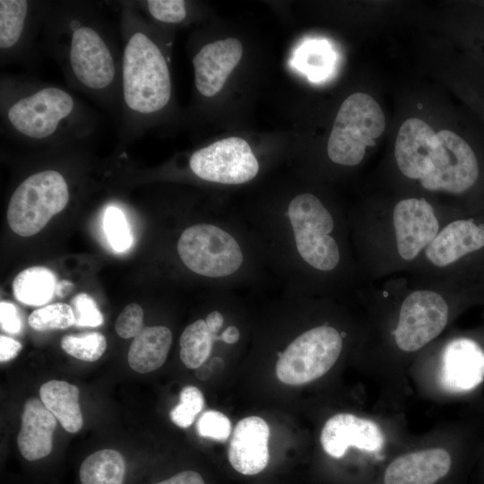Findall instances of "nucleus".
I'll use <instances>...</instances> for the list:
<instances>
[{
  "mask_svg": "<svg viewBox=\"0 0 484 484\" xmlns=\"http://www.w3.org/2000/svg\"><path fill=\"white\" fill-rule=\"evenodd\" d=\"M123 89L127 106L140 113L156 112L169 100L167 62L157 45L143 33H134L125 48Z\"/></svg>",
  "mask_w": 484,
  "mask_h": 484,
  "instance_id": "obj_1",
  "label": "nucleus"
},
{
  "mask_svg": "<svg viewBox=\"0 0 484 484\" xmlns=\"http://www.w3.org/2000/svg\"><path fill=\"white\" fill-rule=\"evenodd\" d=\"M385 128V115L374 98L363 92L350 95L338 110L328 139L329 159L343 166L358 165Z\"/></svg>",
  "mask_w": 484,
  "mask_h": 484,
  "instance_id": "obj_2",
  "label": "nucleus"
},
{
  "mask_svg": "<svg viewBox=\"0 0 484 484\" xmlns=\"http://www.w3.org/2000/svg\"><path fill=\"white\" fill-rule=\"evenodd\" d=\"M68 200V186L59 172L48 169L35 173L11 196L6 215L9 227L19 236H33L65 209Z\"/></svg>",
  "mask_w": 484,
  "mask_h": 484,
  "instance_id": "obj_3",
  "label": "nucleus"
},
{
  "mask_svg": "<svg viewBox=\"0 0 484 484\" xmlns=\"http://www.w3.org/2000/svg\"><path fill=\"white\" fill-rule=\"evenodd\" d=\"M288 216L301 258L316 270H333L340 262V251L330 236L333 219L322 202L312 194H300L290 201Z\"/></svg>",
  "mask_w": 484,
  "mask_h": 484,
  "instance_id": "obj_4",
  "label": "nucleus"
},
{
  "mask_svg": "<svg viewBox=\"0 0 484 484\" xmlns=\"http://www.w3.org/2000/svg\"><path fill=\"white\" fill-rule=\"evenodd\" d=\"M342 350V337L333 327L321 325L309 329L279 353L275 370L278 379L291 385L312 382L337 361Z\"/></svg>",
  "mask_w": 484,
  "mask_h": 484,
  "instance_id": "obj_5",
  "label": "nucleus"
},
{
  "mask_svg": "<svg viewBox=\"0 0 484 484\" xmlns=\"http://www.w3.org/2000/svg\"><path fill=\"white\" fill-rule=\"evenodd\" d=\"M177 250L183 264L205 277H225L238 270L243 254L237 240L212 224H196L181 234Z\"/></svg>",
  "mask_w": 484,
  "mask_h": 484,
  "instance_id": "obj_6",
  "label": "nucleus"
},
{
  "mask_svg": "<svg viewBox=\"0 0 484 484\" xmlns=\"http://www.w3.org/2000/svg\"><path fill=\"white\" fill-rule=\"evenodd\" d=\"M480 177V164L471 143L450 130L436 133L428 174L421 186L430 191L460 194L470 190Z\"/></svg>",
  "mask_w": 484,
  "mask_h": 484,
  "instance_id": "obj_7",
  "label": "nucleus"
},
{
  "mask_svg": "<svg viewBox=\"0 0 484 484\" xmlns=\"http://www.w3.org/2000/svg\"><path fill=\"white\" fill-rule=\"evenodd\" d=\"M449 307L438 292L419 290L409 294L401 306L394 330L398 348L405 352L420 350L445 329Z\"/></svg>",
  "mask_w": 484,
  "mask_h": 484,
  "instance_id": "obj_8",
  "label": "nucleus"
},
{
  "mask_svg": "<svg viewBox=\"0 0 484 484\" xmlns=\"http://www.w3.org/2000/svg\"><path fill=\"white\" fill-rule=\"evenodd\" d=\"M191 170L200 178L220 184L238 185L252 180L259 164L249 144L240 137H228L194 151Z\"/></svg>",
  "mask_w": 484,
  "mask_h": 484,
  "instance_id": "obj_9",
  "label": "nucleus"
},
{
  "mask_svg": "<svg viewBox=\"0 0 484 484\" xmlns=\"http://www.w3.org/2000/svg\"><path fill=\"white\" fill-rule=\"evenodd\" d=\"M73 108V100L67 92L50 87L18 100L10 108L8 118L22 134L40 139L52 134Z\"/></svg>",
  "mask_w": 484,
  "mask_h": 484,
  "instance_id": "obj_10",
  "label": "nucleus"
},
{
  "mask_svg": "<svg viewBox=\"0 0 484 484\" xmlns=\"http://www.w3.org/2000/svg\"><path fill=\"white\" fill-rule=\"evenodd\" d=\"M393 223L397 251L405 261L416 258L439 232L435 211L424 198H407L397 203Z\"/></svg>",
  "mask_w": 484,
  "mask_h": 484,
  "instance_id": "obj_11",
  "label": "nucleus"
},
{
  "mask_svg": "<svg viewBox=\"0 0 484 484\" xmlns=\"http://www.w3.org/2000/svg\"><path fill=\"white\" fill-rule=\"evenodd\" d=\"M70 62L76 78L91 89L108 86L115 75L111 54L99 33L89 27L73 30Z\"/></svg>",
  "mask_w": 484,
  "mask_h": 484,
  "instance_id": "obj_12",
  "label": "nucleus"
},
{
  "mask_svg": "<svg viewBox=\"0 0 484 484\" xmlns=\"http://www.w3.org/2000/svg\"><path fill=\"white\" fill-rule=\"evenodd\" d=\"M324 452L332 457H342L350 446L366 452H376L384 445L383 433L376 423L350 413L331 417L320 436Z\"/></svg>",
  "mask_w": 484,
  "mask_h": 484,
  "instance_id": "obj_13",
  "label": "nucleus"
},
{
  "mask_svg": "<svg viewBox=\"0 0 484 484\" xmlns=\"http://www.w3.org/2000/svg\"><path fill=\"white\" fill-rule=\"evenodd\" d=\"M242 55V44L235 38L204 45L193 59L194 82L198 91L205 97L219 93L240 62Z\"/></svg>",
  "mask_w": 484,
  "mask_h": 484,
  "instance_id": "obj_14",
  "label": "nucleus"
},
{
  "mask_svg": "<svg viewBox=\"0 0 484 484\" xmlns=\"http://www.w3.org/2000/svg\"><path fill=\"white\" fill-rule=\"evenodd\" d=\"M270 428L258 416L244 418L236 425L229 442L228 458L231 466L244 475H255L268 464Z\"/></svg>",
  "mask_w": 484,
  "mask_h": 484,
  "instance_id": "obj_15",
  "label": "nucleus"
},
{
  "mask_svg": "<svg viewBox=\"0 0 484 484\" xmlns=\"http://www.w3.org/2000/svg\"><path fill=\"white\" fill-rule=\"evenodd\" d=\"M483 379L484 351L474 341L459 338L445 346L441 367V382L445 390L467 392Z\"/></svg>",
  "mask_w": 484,
  "mask_h": 484,
  "instance_id": "obj_16",
  "label": "nucleus"
},
{
  "mask_svg": "<svg viewBox=\"0 0 484 484\" xmlns=\"http://www.w3.org/2000/svg\"><path fill=\"white\" fill-rule=\"evenodd\" d=\"M436 143V133L419 118H409L401 125L394 146L400 171L411 179H422L428 172Z\"/></svg>",
  "mask_w": 484,
  "mask_h": 484,
  "instance_id": "obj_17",
  "label": "nucleus"
},
{
  "mask_svg": "<svg viewBox=\"0 0 484 484\" xmlns=\"http://www.w3.org/2000/svg\"><path fill=\"white\" fill-rule=\"evenodd\" d=\"M451 456L443 448L404 454L386 468L385 484H435L451 468Z\"/></svg>",
  "mask_w": 484,
  "mask_h": 484,
  "instance_id": "obj_18",
  "label": "nucleus"
},
{
  "mask_svg": "<svg viewBox=\"0 0 484 484\" xmlns=\"http://www.w3.org/2000/svg\"><path fill=\"white\" fill-rule=\"evenodd\" d=\"M484 246V227L471 220H457L444 227L425 249L435 266L445 267Z\"/></svg>",
  "mask_w": 484,
  "mask_h": 484,
  "instance_id": "obj_19",
  "label": "nucleus"
},
{
  "mask_svg": "<svg viewBox=\"0 0 484 484\" xmlns=\"http://www.w3.org/2000/svg\"><path fill=\"white\" fill-rule=\"evenodd\" d=\"M56 425L57 419L41 400L30 398L25 402L17 445L27 462H35L51 454Z\"/></svg>",
  "mask_w": 484,
  "mask_h": 484,
  "instance_id": "obj_20",
  "label": "nucleus"
},
{
  "mask_svg": "<svg viewBox=\"0 0 484 484\" xmlns=\"http://www.w3.org/2000/svg\"><path fill=\"white\" fill-rule=\"evenodd\" d=\"M172 343V333L162 325L147 326L133 339L127 361L132 369L148 373L160 367L169 354Z\"/></svg>",
  "mask_w": 484,
  "mask_h": 484,
  "instance_id": "obj_21",
  "label": "nucleus"
},
{
  "mask_svg": "<svg viewBox=\"0 0 484 484\" xmlns=\"http://www.w3.org/2000/svg\"><path fill=\"white\" fill-rule=\"evenodd\" d=\"M79 393L76 385L61 380H50L39 388L41 402L69 433H76L82 428Z\"/></svg>",
  "mask_w": 484,
  "mask_h": 484,
  "instance_id": "obj_22",
  "label": "nucleus"
},
{
  "mask_svg": "<svg viewBox=\"0 0 484 484\" xmlns=\"http://www.w3.org/2000/svg\"><path fill=\"white\" fill-rule=\"evenodd\" d=\"M128 464L115 449H101L88 455L79 468L80 484H126Z\"/></svg>",
  "mask_w": 484,
  "mask_h": 484,
  "instance_id": "obj_23",
  "label": "nucleus"
},
{
  "mask_svg": "<svg viewBox=\"0 0 484 484\" xmlns=\"http://www.w3.org/2000/svg\"><path fill=\"white\" fill-rule=\"evenodd\" d=\"M57 281L55 273L44 266L22 270L13 281L15 298L28 306H42L56 295Z\"/></svg>",
  "mask_w": 484,
  "mask_h": 484,
  "instance_id": "obj_24",
  "label": "nucleus"
},
{
  "mask_svg": "<svg viewBox=\"0 0 484 484\" xmlns=\"http://www.w3.org/2000/svg\"><path fill=\"white\" fill-rule=\"evenodd\" d=\"M214 341H220V336L211 333L205 320H196L186 327L180 337V359L184 365L190 369L203 365Z\"/></svg>",
  "mask_w": 484,
  "mask_h": 484,
  "instance_id": "obj_25",
  "label": "nucleus"
},
{
  "mask_svg": "<svg viewBox=\"0 0 484 484\" xmlns=\"http://www.w3.org/2000/svg\"><path fill=\"white\" fill-rule=\"evenodd\" d=\"M27 13L23 0L0 1V47H13L20 39Z\"/></svg>",
  "mask_w": 484,
  "mask_h": 484,
  "instance_id": "obj_26",
  "label": "nucleus"
},
{
  "mask_svg": "<svg viewBox=\"0 0 484 484\" xmlns=\"http://www.w3.org/2000/svg\"><path fill=\"white\" fill-rule=\"evenodd\" d=\"M333 59V53L326 42L312 40L299 49L297 62L299 69L314 80H320L329 73Z\"/></svg>",
  "mask_w": 484,
  "mask_h": 484,
  "instance_id": "obj_27",
  "label": "nucleus"
},
{
  "mask_svg": "<svg viewBox=\"0 0 484 484\" xmlns=\"http://www.w3.org/2000/svg\"><path fill=\"white\" fill-rule=\"evenodd\" d=\"M61 348L75 359L92 362L98 360L105 352L107 341L99 332L85 333L79 335H65L61 340Z\"/></svg>",
  "mask_w": 484,
  "mask_h": 484,
  "instance_id": "obj_28",
  "label": "nucleus"
},
{
  "mask_svg": "<svg viewBox=\"0 0 484 484\" xmlns=\"http://www.w3.org/2000/svg\"><path fill=\"white\" fill-rule=\"evenodd\" d=\"M28 323L36 331L64 330L74 324V315L70 305L57 302L34 310Z\"/></svg>",
  "mask_w": 484,
  "mask_h": 484,
  "instance_id": "obj_29",
  "label": "nucleus"
},
{
  "mask_svg": "<svg viewBox=\"0 0 484 484\" xmlns=\"http://www.w3.org/2000/svg\"><path fill=\"white\" fill-rule=\"evenodd\" d=\"M103 228L113 250L122 253L131 247L133 238L130 227L120 209L115 206H108L106 209L103 216Z\"/></svg>",
  "mask_w": 484,
  "mask_h": 484,
  "instance_id": "obj_30",
  "label": "nucleus"
},
{
  "mask_svg": "<svg viewBox=\"0 0 484 484\" xmlns=\"http://www.w3.org/2000/svg\"><path fill=\"white\" fill-rule=\"evenodd\" d=\"M204 406L202 392L195 386H185L179 395V403L169 412L172 422L183 428L190 427Z\"/></svg>",
  "mask_w": 484,
  "mask_h": 484,
  "instance_id": "obj_31",
  "label": "nucleus"
},
{
  "mask_svg": "<svg viewBox=\"0 0 484 484\" xmlns=\"http://www.w3.org/2000/svg\"><path fill=\"white\" fill-rule=\"evenodd\" d=\"M196 430L202 437L224 442L230 435L231 422L222 412L210 410L198 419Z\"/></svg>",
  "mask_w": 484,
  "mask_h": 484,
  "instance_id": "obj_32",
  "label": "nucleus"
},
{
  "mask_svg": "<svg viewBox=\"0 0 484 484\" xmlns=\"http://www.w3.org/2000/svg\"><path fill=\"white\" fill-rule=\"evenodd\" d=\"M74 324L82 327H97L103 324V315L95 300L87 293H79L71 300Z\"/></svg>",
  "mask_w": 484,
  "mask_h": 484,
  "instance_id": "obj_33",
  "label": "nucleus"
},
{
  "mask_svg": "<svg viewBox=\"0 0 484 484\" xmlns=\"http://www.w3.org/2000/svg\"><path fill=\"white\" fill-rule=\"evenodd\" d=\"M143 310L136 303H131L119 314L115 328L121 338H134L143 329Z\"/></svg>",
  "mask_w": 484,
  "mask_h": 484,
  "instance_id": "obj_34",
  "label": "nucleus"
},
{
  "mask_svg": "<svg viewBox=\"0 0 484 484\" xmlns=\"http://www.w3.org/2000/svg\"><path fill=\"white\" fill-rule=\"evenodd\" d=\"M148 9L156 20L167 23H177L186 17L185 2L181 0H150Z\"/></svg>",
  "mask_w": 484,
  "mask_h": 484,
  "instance_id": "obj_35",
  "label": "nucleus"
},
{
  "mask_svg": "<svg viewBox=\"0 0 484 484\" xmlns=\"http://www.w3.org/2000/svg\"><path fill=\"white\" fill-rule=\"evenodd\" d=\"M0 323L4 331L8 333H18L22 328V321L16 307L7 301L0 303Z\"/></svg>",
  "mask_w": 484,
  "mask_h": 484,
  "instance_id": "obj_36",
  "label": "nucleus"
},
{
  "mask_svg": "<svg viewBox=\"0 0 484 484\" xmlns=\"http://www.w3.org/2000/svg\"><path fill=\"white\" fill-rule=\"evenodd\" d=\"M150 484H205L202 475L194 471H179L171 477Z\"/></svg>",
  "mask_w": 484,
  "mask_h": 484,
  "instance_id": "obj_37",
  "label": "nucleus"
},
{
  "mask_svg": "<svg viewBox=\"0 0 484 484\" xmlns=\"http://www.w3.org/2000/svg\"><path fill=\"white\" fill-rule=\"evenodd\" d=\"M22 345L14 339L1 335L0 336V361L7 362L14 359L21 351Z\"/></svg>",
  "mask_w": 484,
  "mask_h": 484,
  "instance_id": "obj_38",
  "label": "nucleus"
},
{
  "mask_svg": "<svg viewBox=\"0 0 484 484\" xmlns=\"http://www.w3.org/2000/svg\"><path fill=\"white\" fill-rule=\"evenodd\" d=\"M222 315L218 311L211 312L205 319V323L212 333L217 334L223 324Z\"/></svg>",
  "mask_w": 484,
  "mask_h": 484,
  "instance_id": "obj_39",
  "label": "nucleus"
},
{
  "mask_svg": "<svg viewBox=\"0 0 484 484\" xmlns=\"http://www.w3.org/2000/svg\"><path fill=\"white\" fill-rule=\"evenodd\" d=\"M220 336V341L228 344H233L238 341L240 334L236 326H229Z\"/></svg>",
  "mask_w": 484,
  "mask_h": 484,
  "instance_id": "obj_40",
  "label": "nucleus"
},
{
  "mask_svg": "<svg viewBox=\"0 0 484 484\" xmlns=\"http://www.w3.org/2000/svg\"><path fill=\"white\" fill-rule=\"evenodd\" d=\"M73 289V283L67 280L58 281L56 288V295L61 298L65 297Z\"/></svg>",
  "mask_w": 484,
  "mask_h": 484,
  "instance_id": "obj_41",
  "label": "nucleus"
},
{
  "mask_svg": "<svg viewBox=\"0 0 484 484\" xmlns=\"http://www.w3.org/2000/svg\"><path fill=\"white\" fill-rule=\"evenodd\" d=\"M196 376L200 378L201 380H207L211 377L212 374V370L211 369L210 366L202 365L198 368H196Z\"/></svg>",
  "mask_w": 484,
  "mask_h": 484,
  "instance_id": "obj_42",
  "label": "nucleus"
},
{
  "mask_svg": "<svg viewBox=\"0 0 484 484\" xmlns=\"http://www.w3.org/2000/svg\"><path fill=\"white\" fill-rule=\"evenodd\" d=\"M209 366L211 369L212 370V372H220L222 368L224 367V362L221 359L216 357L213 359H212Z\"/></svg>",
  "mask_w": 484,
  "mask_h": 484,
  "instance_id": "obj_43",
  "label": "nucleus"
}]
</instances>
